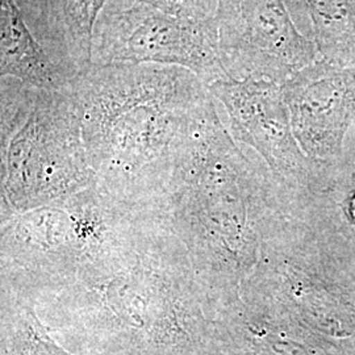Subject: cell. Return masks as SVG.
Segmentation results:
<instances>
[{"label":"cell","instance_id":"cell-1","mask_svg":"<svg viewBox=\"0 0 355 355\" xmlns=\"http://www.w3.org/2000/svg\"><path fill=\"white\" fill-rule=\"evenodd\" d=\"M70 89L96 186L129 208L159 209L208 85L179 66L119 64L92 66Z\"/></svg>","mask_w":355,"mask_h":355},{"label":"cell","instance_id":"cell-2","mask_svg":"<svg viewBox=\"0 0 355 355\" xmlns=\"http://www.w3.org/2000/svg\"><path fill=\"white\" fill-rule=\"evenodd\" d=\"M245 158L216 111L211 95L193 116L178 149L161 211L184 242L205 284L225 297L236 262Z\"/></svg>","mask_w":355,"mask_h":355},{"label":"cell","instance_id":"cell-3","mask_svg":"<svg viewBox=\"0 0 355 355\" xmlns=\"http://www.w3.org/2000/svg\"><path fill=\"white\" fill-rule=\"evenodd\" d=\"M1 216L96 184L71 89L1 78Z\"/></svg>","mask_w":355,"mask_h":355},{"label":"cell","instance_id":"cell-4","mask_svg":"<svg viewBox=\"0 0 355 355\" xmlns=\"http://www.w3.org/2000/svg\"><path fill=\"white\" fill-rule=\"evenodd\" d=\"M133 211L94 184L1 216V291L35 302L62 288L111 245Z\"/></svg>","mask_w":355,"mask_h":355},{"label":"cell","instance_id":"cell-5","mask_svg":"<svg viewBox=\"0 0 355 355\" xmlns=\"http://www.w3.org/2000/svg\"><path fill=\"white\" fill-rule=\"evenodd\" d=\"M119 64L179 66L208 86L229 79L216 17L183 19L136 1L104 11L95 29L92 66Z\"/></svg>","mask_w":355,"mask_h":355},{"label":"cell","instance_id":"cell-6","mask_svg":"<svg viewBox=\"0 0 355 355\" xmlns=\"http://www.w3.org/2000/svg\"><path fill=\"white\" fill-rule=\"evenodd\" d=\"M216 21L229 79L283 86L318 58L315 42L293 24L284 0H218Z\"/></svg>","mask_w":355,"mask_h":355},{"label":"cell","instance_id":"cell-7","mask_svg":"<svg viewBox=\"0 0 355 355\" xmlns=\"http://www.w3.org/2000/svg\"><path fill=\"white\" fill-rule=\"evenodd\" d=\"M282 89L293 133L305 150L321 155L338 149L355 114V69L318 58Z\"/></svg>","mask_w":355,"mask_h":355},{"label":"cell","instance_id":"cell-8","mask_svg":"<svg viewBox=\"0 0 355 355\" xmlns=\"http://www.w3.org/2000/svg\"><path fill=\"white\" fill-rule=\"evenodd\" d=\"M228 111L237 137L255 146L275 168L295 165L293 145L283 89L266 79H223L208 86Z\"/></svg>","mask_w":355,"mask_h":355},{"label":"cell","instance_id":"cell-9","mask_svg":"<svg viewBox=\"0 0 355 355\" xmlns=\"http://www.w3.org/2000/svg\"><path fill=\"white\" fill-rule=\"evenodd\" d=\"M108 0H17L51 57L74 76L92 67L95 29Z\"/></svg>","mask_w":355,"mask_h":355},{"label":"cell","instance_id":"cell-10","mask_svg":"<svg viewBox=\"0 0 355 355\" xmlns=\"http://www.w3.org/2000/svg\"><path fill=\"white\" fill-rule=\"evenodd\" d=\"M1 78H12L37 89L71 87L76 76L58 64L40 44L17 0H0Z\"/></svg>","mask_w":355,"mask_h":355},{"label":"cell","instance_id":"cell-11","mask_svg":"<svg viewBox=\"0 0 355 355\" xmlns=\"http://www.w3.org/2000/svg\"><path fill=\"white\" fill-rule=\"evenodd\" d=\"M312 23L318 58L355 69V0H302Z\"/></svg>","mask_w":355,"mask_h":355},{"label":"cell","instance_id":"cell-12","mask_svg":"<svg viewBox=\"0 0 355 355\" xmlns=\"http://www.w3.org/2000/svg\"><path fill=\"white\" fill-rule=\"evenodd\" d=\"M148 4L164 12L191 20L214 19L217 13L218 0H135Z\"/></svg>","mask_w":355,"mask_h":355},{"label":"cell","instance_id":"cell-13","mask_svg":"<svg viewBox=\"0 0 355 355\" xmlns=\"http://www.w3.org/2000/svg\"><path fill=\"white\" fill-rule=\"evenodd\" d=\"M350 214L353 216V220L355 221V196L353 198L352 203H350Z\"/></svg>","mask_w":355,"mask_h":355}]
</instances>
